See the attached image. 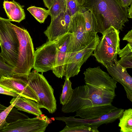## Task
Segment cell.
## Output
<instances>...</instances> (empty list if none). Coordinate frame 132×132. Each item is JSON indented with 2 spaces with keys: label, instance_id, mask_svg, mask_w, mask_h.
Returning <instances> with one entry per match:
<instances>
[{
  "label": "cell",
  "instance_id": "cell-14",
  "mask_svg": "<svg viewBox=\"0 0 132 132\" xmlns=\"http://www.w3.org/2000/svg\"><path fill=\"white\" fill-rule=\"evenodd\" d=\"M114 62L105 66L112 79L122 85L127 98L132 102V78L126 69L119 63L117 60H114Z\"/></svg>",
  "mask_w": 132,
  "mask_h": 132
},
{
  "label": "cell",
  "instance_id": "cell-21",
  "mask_svg": "<svg viewBox=\"0 0 132 132\" xmlns=\"http://www.w3.org/2000/svg\"><path fill=\"white\" fill-rule=\"evenodd\" d=\"M79 11L82 13L85 20L86 35L92 41L96 37L97 33L94 25L92 14L89 10L81 6Z\"/></svg>",
  "mask_w": 132,
  "mask_h": 132
},
{
  "label": "cell",
  "instance_id": "cell-35",
  "mask_svg": "<svg viewBox=\"0 0 132 132\" xmlns=\"http://www.w3.org/2000/svg\"><path fill=\"white\" fill-rule=\"evenodd\" d=\"M55 0H43L45 6L49 9Z\"/></svg>",
  "mask_w": 132,
  "mask_h": 132
},
{
  "label": "cell",
  "instance_id": "cell-33",
  "mask_svg": "<svg viewBox=\"0 0 132 132\" xmlns=\"http://www.w3.org/2000/svg\"><path fill=\"white\" fill-rule=\"evenodd\" d=\"M0 94L13 97H17L20 95L13 90L5 87L1 85Z\"/></svg>",
  "mask_w": 132,
  "mask_h": 132
},
{
  "label": "cell",
  "instance_id": "cell-2",
  "mask_svg": "<svg viewBox=\"0 0 132 132\" xmlns=\"http://www.w3.org/2000/svg\"><path fill=\"white\" fill-rule=\"evenodd\" d=\"M11 25L19 43L18 56L12 77H23L28 80L34 63L35 51L32 39L27 29L12 23Z\"/></svg>",
  "mask_w": 132,
  "mask_h": 132
},
{
  "label": "cell",
  "instance_id": "cell-24",
  "mask_svg": "<svg viewBox=\"0 0 132 132\" xmlns=\"http://www.w3.org/2000/svg\"><path fill=\"white\" fill-rule=\"evenodd\" d=\"M118 126L120 132H132V109L124 110L120 118Z\"/></svg>",
  "mask_w": 132,
  "mask_h": 132
},
{
  "label": "cell",
  "instance_id": "cell-4",
  "mask_svg": "<svg viewBox=\"0 0 132 132\" xmlns=\"http://www.w3.org/2000/svg\"><path fill=\"white\" fill-rule=\"evenodd\" d=\"M27 83L39 98V107L45 109L51 113L55 112L57 104L54 89L43 73H39L34 69L28 75Z\"/></svg>",
  "mask_w": 132,
  "mask_h": 132
},
{
  "label": "cell",
  "instance_id": "cell-22",
  "mask_svg": "<svg viewBox=\"0 0 132 132\" xmlns=\"http://www.w3.org/2000/svg\"><path fill=\"white\" fill-rule=\"evenodd\" d=\"M120 32V31L113 27L110 26L102 34V36L104 38L108 44L114 48L117 53L120 50V39L119 36Z\"/></svg>",
  "mask_w": 132,
  "mask_h": 132
},
{
  "label": "cell",
  "instance_id": "cell-13",
  "mask_svg": "<svg viewBox=\"0 0 132 132\" xmlns=\"http://www.w3.org/2000/svg\"><path fill=\"white\" fill-rule=\"evenodd\" d=\"M27 80L22 77L3 76L0 79V85L14 90L22 97L37 103L39 101L36 93L28 85Z\"/></svg>",
  "mask_w": 132,
  "mask_h": 132
},
{
  "label": "cell",
  "instance_id": "cell-5",
  "mask_svg": "<svg viewBox=\"0 0 132 132\" xmlns=\"http://www.w3.org/2000/svg\"><path fill=\"white\" fill-rule=\"evenodd\" d=\"M100 39L98 35L84 49L69 54L65 67L64 76L69 79L77 75L81 67L89 57L92 55Z\"/></svg>",
  "mask_w": 132,
  "mask_h": 132
},
{
  "label": "cell",
  "instance_id": "cell-26",
  "mask_svg": "<svg viewBox=\"0 0 132 132\" xmlns=\"http://www.w3.org/2000/svg\"><path fill=\"white\" fill-rule=\"evenodd\" d=\"M71 85L69 79L65 78L62 93L60 97V103L62 105L68 103L71 98L73 90Z\"/></svg>",
  "mask_w": 132,
  "mask_h": 132
},
{
  "label": "cell",
  "instance_id": "cell-19",
  "mask_svg": "<svg viewBox=\"0 0 132 132\" xmlns=\"http://www.w3.org/2000/svg\"><path fill=\"white\" fill-rule=\"evenodd\" d=\"M3 8L7 17L11 21L20 23L25 19V14L22 7L14 0L9 1H4Z\"/></svg>",
  "mask_w": 132,
  "mask_h": 132
},
{
  "label": "cell",
  "instance_id": "cell-17",
  "mask_svg": "<svg viewBox=\"0 0 132 132\" xmlns=\"http://www.w3.org/2000/svg\"><path fill=\"white\" fill-rule=\"evenodd\" d=\"M93 52L92 55L98 62L104 66L114 63V60H117L116 51L108 44L103 36Z\"/></svg>",
  "mask_w": 132,
  "mask_h": 132
},
{
  "label": "cell",
  "instance_id": "cell-32",
  "mask_svg": "<svg viewBox=\"0 0 132 132\" xmlns=\"http://www.w3.org/2000/svg\"><path fill=\"white\" fill-rule=\"evenodd\" d=\"M67 8L71 15L79 11L80 5L78 0H65Z\"/></svg>",
  "mask_w": 132,
  "mask_h": 132
},
{
  "label": "cell",
  "instance_id": "cell-25",
  "mask_svg": "<svg viewBox=\"0 0 132 132\" xmlns=\"http://www.w3.org/2000/svg\"><path fill=\"white\" fill-rule=\"evenodd\" d=\"M67 10L65 0H55L48 9L51 19L56 17L61 13Z\"/></svg>",
  "mask_w": 132,
  "mask_h": 132
},
{
  "label": "cell",
  "instance_id": "cell-11",
  "mask_svg": "<svg viewBox=\"0 0 132 132\" xmlns=\"http://www.w3.org/2000/svg\"><path fill=\"white\" fill-rule=\"evenodd\" d=\"M43 118L19 119L9 123L0 132H44L49 123Z\"/></svg>",
  "mask_w": 132,
  "mask_h": 132
},
{
  "label": "cell",
  "instance_id": "cell-36",
  "mask_svg": "<svg viewBox=\"0 0 132 132\" xmlns=\"http://www.w3.org/2000/svg\"><path fill=\"white\" fill-rule=\"evenodd\" d=\"M123 6L125 7H128L132 4V0H120Z\"/></svg>",
  "mask_w": 132,
  "mask_h": 132
},
{
  "label": "cell",
  "instance_id": "cell-9",
  "mask_svg": "<svg viewBox=\"0 0 132 132\" xmlns=\"http://www.w3.org/2000/svg\"><path fill=\"white\" fill-rule=\"evenodd\" d=\"M72 40V33L68 32L57 39L55 64L52 70L58 78L64 76L65 67L69 54L70 53Z\"/></svg>",
  "mask_w": 132,
  "mask_h": 132
},
{
  "label": "cell",
  "instance_id": "cell-27",
  "mask_svg": "<svg viewBox=\"0 0 132 132\" xmlns=\"http://www.w3.org/2000/svg\"><path fill=\"white\" fill-rule=\"evenodd\" d=\"M35 19L41 23H43L47 16L49 15L48 10L35 6L30 7L27 9Z\"/></svg>",
  "mask_w": 132,
  "mask_h": 132
},
{
  "label": "cell",
  "instance_id": "cell-30",
  "mask_svg": "<svg viewBox=\"0 0 132 132\" xmlns=\"http://www.w3.org/2000/svg\"><path fill=\"white\" fill-rule=\"evenodd\" d=\"M28 117L18 111L13 107L11 110L6 118V121L9 123L20 119L28 118Z\"/></svg>",
  "mask_w": 132,
  "mask_h": 132
},
{
  "label": "cell",
  "instance_id": "cell-15",
  "mask_svg": "<svg viewBox=\"0 0 132 132\" xmlns=\"http://www.w3.org/2000/svg\"><path fill=\"white\" fill-rule=\"evenodd\" d=\"M93 105L92 101L87 98L84 85L73 89L71 98L67 104L63 105L62 111L68 113L76 112L85 107Z\"/></svg>",
  "mask_w": 132,
  "mask_h": 132
},
{
  "label": "cell",
  "instance_id": "cell-7",
  "mask_svg": "<svg viewBox=\"0 0 132 132\" xmlns=\"http://www.w3.org/2000/svg\"><path fill=\"white\" fill-rule=\"evenodd\" d=\"M68 32L72 35L70 53L84 49L92 40L86 35L85 20L82 13L79 11L71 16Z\"/></svg>",
  "mask_w": 132,
  "mask_h": 132
},
{
  "label": "cell",
  "instance_id": "cell-16",
  "mask_svg": "<svg viewBox=\"0 0 132 132\" xmlns=\"http://www.w3.org/2000/svg\"><path fill=\"white\" fill-rule=\"evenodd\" d=\"M87 98L93 105L112 103L115 97V92L85 83L84 85Z\"/></svg>",
  "mask_w": 132,
  "mask_h": 132
},
{
  "label": "cell",
  "instance_id": "cell-29",
  "mask_svg": "<svg viewBox=\"0 0 132 132\" xmlns=\"http://www.w3.org/2000/svg\"><path fill=\"white\" fill-rule=\"evenodd\" d=\"M17 99V97H14L12 98L10 102V105L0 113V130L9 124L6 121V118L11 110L14 107Z\"/></svg>",
  "mask_w": 132,
  "mask_h": 132
},
{
  "label": "cell",
  "instance_id": "cell-38",
  "mask_svg": "<svg viewBox=\"0 0 132 132\" xmlns=\"http://www.w3.org/2000/svg\"><path fill=\"white\" fill-rule=\"evenodd\" d=\"M5 76L4 74L0 70V79L3 76Z\"/></svg>",
  "mask_w": 132,
  "mask_h": 132
},
{
  "label": "cell",
  "instance_id": "cell-23",
  "mask_svg": "<svg viewBox=\"0 0 132 132\" xmlns=\"http://www.w3.org/2000/svg\"><path fill=\"white\" fill-rule=\"evenodd\" d=\"M120 59L118 61L119 63L126 69L132 68V46L128 43L118 53Z\"/></svg>",
  "mask_w": 132,
  "mask_h": 132
},
{
  "label": "cell",
  "instance_id": "cell-37",
  "mask_svg": "<svg viewBox=\"0 0 132 132\" xmlns=\"http://www.w3.org/2000/svg\"><path fill=\"white\" fill-rule=\"evenodd\" d=\"M128 12L129 18L131 19L132 18V4L130 5V7H128Z\"/></svg>",
  "mask_w": 132,
  "mask_h": 132
},
{
  "label": "cell",
  "instance_id": "cell-20",
  "mask_svg": "<svg viewBox=\"0 0 132 132\" xmlns=\"http://www.w3.org/2000/svg\"><path fill=\"white\" fill-rule=\"evenodd\" d=\"M18 110L30 113L39 117L42 112L37 102L30 99L22 97L19 95L17 97L14 106Z\"/></svg>",
  "mask_w": 132,
  "mask_h": 132
},
{
  "label": "cell",
  "instance_id": "cell-34",
  "mask_svg": "<svg viewBox=\"0 0 132 132\" xmlns=\"http://www.w3.org/2000/svg\"><path fill=\"white\" fill-rule=\"evenodd\" d=\"M123 40L127 41L132 46V30L129 31L122 39Z\"/></svg>",
  "mask_w": 132,
  "mask_h": 132
},
{
  "label": "cell",
  "instance_id": "cell-12",
  "mask_svg": "<svg viewBox=\"0 0 132 132\" xmlns=\"http://www.w3.org/2000/svg\"><path fill=\"white\" fill-rule=\"evenodd\" d=\"M71 15L67 9L51 19L50 25L44 32L48 41H52L68 33Z\"/></svg>",
  "mask_w": 132,
  "mask_h": 132
},
{
  "label": "cell",
  "instance_id": "cell-31",
  "mask_svg": "<svg viewBox=\"0 0 132 132\" xmlns=\"http://www.w3.org/2000/svg\"><path fill=\"white\" fill-rule=\"evenodd\" d=\"M14 68L6 63L0 54V70L4 74L5 76L12 77Z\"/></svg>",
  "mask_w": 132,
  "mask_h": 132
},
{
  "label": "cell",
  "instance_id": "cell-3",
  "mask_svg": "<svg viewBox=\"0 0 132 132\" xmlns=\"http://www.w3.org/2000/svg\"><path fill=\"white\" fill-rule=\"evenodd\" d=\"M9 19L0 16V54L5 62L14 68L16 65L19 43Z\"/></svg>",
  "mask_w": 132,
  "mask_h": 132
},
{
  "label": "cell",
  "instance_id": "cell-8",
  "mask_svg": "<svg viewBox=\"0 0 132 132\" xmlns=\"http://www.w3.org/2000/svg\"><path fill=\"white\" fill-rule=\"evenodd\" d=\"M124 110V109L117 108L108 113L94 119L76 118L75 117L72 116L56 117L54 118L56 120L65 122L66 125L69 127L82 125H88L98 127L102 124L112 123L120 118Z\"/></svg>",
  "mask_w": 132,
  "mask_h": 132
},
{
  "label": "cell",
  "instance_id": "cell-6",
  "mask_svg": "<svg viewBox=\"0 0 132 132\" xmlns=\"http://www.w3.org/2000/svg\"><path fill=\"white\" fill-rule=\"evenodd\" d=\"M57 39L52 41H48L35 51L33 68L38 72L43 73L52 70L54 68Z\"/></svg>",
  "mask_w": 132,
  "mask_h": 132
},
{
  "label": "cell",
  "instance_id": "cell-28",
  "mask_svg": "<svg viewBox=\"0 0 132 132\" xmlns=\"http://www.w3.org/2000/svg\"><path fill=\"white\" fill-rule=\"evenodd\" d=\"M98 127L95 126L82 125L69 127L66 125L60 132H99Z\"/></svg>",
  "mask_w": 132,
  "mask_h": 132
},
{
  "label": "cell",
  "instance_id": "cell-18",
  "mask_svg": "<svg viewBox=\"0 0 132 132\" xmlns=\"http://www.w3.org/2000/svg\"><path fill=\"white\" fill-rule=\"evenodd\" d=\"M117 108L112 103L93 105L77 111L74 117H79L84 119H96Z\"/></svg>",
  "mask_w": 132,
  "mask_h": 132
},
{
  "label": "cell",
  "instance_id": "cell-10",
  "mask_svg": "<svg viewBox=\"0 0 132 132\" xmlns=\"http://www.w3.org/2000/svg\"><path fill=\"white\" fill-rule=\"evenodd\" d=\"M85 83L115 92L117 82L103 71L100 66L89 67L84 72Z\"/></svg>",
  "mask_w": 132,
  "mask_h": 132
},
{
  "label": "cell",
  "instance_id": "cell-1",
  "mask_svg": "<svg viewBox=\"0 0 132 132\" xmlns=\"http://www.w3.org/2000/svg\"><path fill=\"white\" fill-rule=\"evenodd\" d=\"M80 6L92 13L95 30L102 34L110 26L122 30L129 21L128 7L120 0H78Z\"/></svg>",
  "mask_w": 132,
  "mask_h": 132
}]
</instances>
